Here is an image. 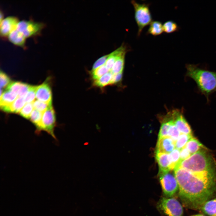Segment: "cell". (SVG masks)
I'll return each mask as SVG.
<instances>
[{
  "mask_svg": "<svg viewBox=\"0 0 216 216\" xmlns=\"http://www.w3.org/2000/svg\"><path fill=\"white\" fill-rule=\"evenodd\" d=\"M174 171L179 197L186 208L200 210L205 202L216 196V175L193 173L179 167Z\"/></svg>",
  "mask_w": 216,
  "mask_h": 216,
  "instance_id": "obj_1",
  "label": "cell"
},
{
  "mask_svg": "<svg viewBox=\"0 0 216 216\" xmlns=\"http://www.w3.org/2000/svg\"><path fill=\"white\" fill-rule=\"evenodd\" d=\"M129 49L126 50L123 52L116 60L111 71L113 74L123 72L125 63V54Z\"/></svg>",
  "mask_w": 216,
  "mask_h": 216,
  "instance_id": "obj_18",
  "label": "cell"
},
{
  "mask_svg": "<svg viewBox=\"0 0 216 216\" xmlns=\"http://www.w3.org/2000/svg\"><path fill=\"white\" fill-rule=\"evenodd\" d=\"M155 157L159 167L158 175L173 170L169 154L156 152Z\"/></svg>",
  "mask_w": 216,
  "mask_h": 216,
  "instance_id": "obj_12",
  "label": "cell"
},
{
  "mask_svg": "<svg viewBox=\"0 0 216 216\" xmlns=\"http://www.w3.org/2000/svg\"><path fill=\"white\" fill-rule=\"evenodd\" d=\"M171 111L172 121L168 130V136L171 138L174 141L176 142L180 134V131L175 124L172 110Z\"/></svg>",
  "mask_w": 216,
  "mask_h": 216,
  "instance_id": "obj_25",
  "label": "cell"
},
{
  "mask_svg": "<svg viewBox=\"0 0 216 216\" xmlns=\"http://www.w3.org/2000/svg\"><path fill=\"white\" fill-rule=\"evenodd\" d=\"M112 74L111 72L110 71L100 78L94 81L92 86L103 88L109 85Z\"/></svg>",
  "mask_w": 216,
  "mask_h": 216,
  "instance_id": "obj_19",
  "label": "cell"
},
{
  "mask_svg": "<svg viewBox=\"0 0 216 216\" xmlns=\"http://www.w3.org/2000/svg\"><path fill=\"white\" fill-rule=\"evenodd\" d=\"M22 83V82H11L7 87L6 90L14 92L17 94L21 86Z\"/></svg>",
  "mask_w": 216,
  "mask_h": 216,
  "instance_id": "obj_34",
  "label": "cell"
},
{
  "mask_svg": "<svg viewBox=\"0 0 216 216\" xmlns=\"http://www.w3.org/2000/svg\"><path fill=\"white\" fill-rule=\"evenodd\" d=\"M30 85L22 82L17 93L18 97L24 98L28 92Z\"/></svg>",
  "mask_w": 216,
  "mask_h": 216,
  "instance_id": "obj_33",
  "label": "cell"
},
{
  "mask_svg": "<svg viewBox=\"0 0 216 216\" xmlns=\"http://www.w3.org/2000/svg\"><path fill=\"white\" fill-rule=\"evenodd\" d=\"M163 31V25L162 22L155 20L152 21L150 24L147 33L156 36L161 34Z\"/></svg>",
  "mask_w": 216,
  "mask_h": 216,
  "instance_id": "obj_20",
  "label": "cell"
},
{
  "mask_svg": "<svg viewBox=\"0 0 216 216\" xmlns=\"http://www.w3.org/2000/svg\"><path fill=\"white\" fill-rule=\"evenodd\" d=\"M17 97L16 93L6 90L0 95V107L9 105L17 98Z\"/></svg>",
  "mask_w": 216,
  "mask_h": 216,
  "instance_id": "obj_17",
  "label": "cell"
},
{
  "mask_svg": "<svg viewBox=\"0 0 216 216\" xmlns=\"http://www.w3.org/2000/svg\"><path fill=\"white\" fill-rule=\"evenodd\" d=\"M176 167L193 173L216 174V162L211 154L204 149L201 148L188 159L180 161Z\"/></svg>",
  "mask_w": 216,
  "mask_h": 216,
  "instance_id": "obj_2",
  "label": "cell"
},
{
  "mask_svg": "<svg viewBox=\"0 0 216 216\" xmlns=\"http://www.w3.org/2000/svg\"><path fill=\"white\" fill-rule=\"evenodd\" d=\"M3 14L2 13L1 11L0 12V22H1L3 19Z\"/></svg>",
  "mask_w": 216,
  "mask_h": 216,
  "instance_id": "obj_37",
  "label": "cell"
},
{
  "mask_svg": "<svg viewBox=\"0 0 216 216\" xmlns=\"http://www.w3.org/2000/svg\"><path fill=\"white\" fill-rule=\"evenodd\" d=\"M212 216H216V215H214Z\"/></svg>",
  "mask_w": 216,
  "mask_h": 216,
  "instance_id": "obj_39",
  "label": "cell"
},
{
  "mask_svg": "<svg viewBox=\"0 0 216 216\" xmlns=\"http://www.w3.org/2000/svg\"><path fill=\"white\" fill-rule=\"evenodd\" d=\"M44 26L42 22L23 20L19 21L16 29L26 38L38 34Z\"/></svg>",
  "mask_w": 216,
  "mask_h": 216,
  "instance_id": "obj_8",
  "label": "cell"
},
{
  "mask_svg": "<svg viewBox=\"0 0 216 216\" xmlns=\"http://www.w3.org/2000/svg\"><path fill=\"white\" fill-rule=\"evenodd\" d=\"M185 147L192 155L203 147V145L197 139L192 137L187 143Z\"/></svg>",
  "mask_w": 216,
  "mask_h": 216,
  "instance_id": "obj_21",
  "label": "cell"
},
{
  "mask_svg": "<svg viewBox=\"0 0 216 216\" xmlns=\"http://www.w3.org/2000/svg\"><path fill=\"white\" fill-rule=\"evenodd\" d=\"M109 54L103 56L97 59L94 63L91 71H93L104 65L108 57Z\"/></svg>",
  "mask_w": 216,
  "mask_h": 216,
  "instance_id": "obj_32",
  "label": "cell"
},
{
  "mask_svg": "<svg viewBox=\"0 0 216 216\" xmlns=\"http://www.w3.org/2000/svg\"><path fill=\"white\" fill-rule=\"evenodd\" d=\"M182 110L178 109L172 110L175 124L182 134H191V129L184 117Z\"/></svg>",
  "mask_w": 216,
  "mask_h": 216,
  "instance_id": "obj_10",
  "label": "cell"
},
{
  "mask_svg": "<svg viewBox=\"0 0 216 216\" xmlns=\"http://www.w3.org/2000/svg\"><path fill=\"white\" fill-rule=\"evenodd\" d=\"M170 155L172 167L173 170L180 162V150L175 148L170 153Z\"/></svg>",
  "mask_w": 216,
  "mask_h": 216,
  "instance_id": "obj_27",
  "label": "cell"
},
{
  "mask_svg": "<svg viewBox=\"0 0 216 216\" xmlns=\"http://www.w3.org/2000/svg\"><path fill=\"white\" fill-rule=\"evenodd\" d=\"M134 10V18L138 27V36H140L142 30L152 21V17L148 4H140L132 0Z\"/></svg>",
  "mask_w": 216,
  "mask_h": 216,
  "instance_id": "obj_4",
  "label": "cell"
},
{
  "mask_svg": "<svg viewBox=\"0 0 216 216\" xmlns=\"http://www.w3.org/2000/svg\"></svg>",
  "mask_w": 216,
  "mask_h": 216,
  "instance_id": "obj_40",
  "label": "cell"
},
{
  "mask_svg": "<svg viewBox=\"0 0 216 216\" xmlns=\"http://www.w3.org/2000/svg\"><path fill=\"white\" fill-rule=\"evenodd\" d=\"M190 216H205L204 214H197L192 215Z\"/></svg>",
  "mask_w": 216,
  "mask_h": 216,
  "instance_id": "obj_38",
  "label": "cell"
},
{
  "mask_svg": "<svg viewBox=\"0 0 216 216\" xmlns=\"http://www.w3.org/2000/svg\"><path fill=\"white\" fill-rule=\"evenodd\" d=\"M9 40L14 44L24 48L26 38L16 29L12 31L8 37Z\"/></svg>",
  "mask_w": 216,
  "mask_h": 216,
  "instance_id": "obj_15",
  "label": "cell"
},
{
  "mask_svg": "<svg viewBox=\"0 0 216 216\" xmlns=\"http://www.w3.org/2000/svg\"><path fill=\"white\" fill-rule=\"evenodd\" d=\"M37 86L30 85L28 92L24 98L27 103H33L36 98V92Z\"/></svg>",
  "mask_w": 216,
  "mask_h": 216,
  "instance_id": "obj_29",
  "label": "cell"
},
{
  "mask_svg": "<svg viewBox=\"0 0 216 216\" xmlns=\"http://www.w3.org/2000/svg\"><path fill=\"white\" fill-rule=\"evenodd\" d=\"M175 148V142L169 137L158 138L156 152L169 154Z\"/></svg>",
  "mask_w": 216,
  "mask_h": 216,
  "instance_id": "obj_13",
  "label": "cell"
},
{
  "mask_svg": "<svg viewBox=\"0 0 216 216\" xmlns=\"http://www.w3.org/2000/svg\"><path fill=\"white\" fill-rule=\"evenodd\" d=\"M164 196L172 197L178 191V186L174 172L172 171L158 175Z\"/></svg>",
  "mask_w": 216,
  "mask_h": 216,
  "instance_id": "obj_7",
  "label": "cell"
},
{
  "mask_svg": "<svg viewBox=\"0 0 216 216\" xmlns=\"http://www.w3.org/2000/svg\"><path fill=\"white\" fill-rule=\"evenodd\" d=\"M19 22L18 18L14 16H10L4 19L0 22L1 36L4 38L8 37L12 31L16 29Z\"/></svg>",
  "mask_w": 216,
  "mask_h": 216,
  "instance_id": "obj_11",
  "label": "cell"
},
{
  "mask_svg": "<svg viewBox=\"0 0 216 216\" xmlns=\"http://www.w3.org/2000/svg\"><path fill=\"white\" fill-rule=\"evenodd\" d=\"M192 137V134L181 133L175 142V148L180 150Z\"/></svg>",
  "mask_w": 216,
  "mask_h": 216,
  "instance_id": "obj_22",
  "label": "cell"
},
{
  "mask_svg": "<svg viewBox=\"0 0 216 216\" xmlns=\"http://www.w3.org/2000/svg\"><path fill=\"white\" fill-rule=\"evenodd\" d=\"M123 73L121 72L116 74H113L109 85H115L119 83L122 79Z\"/></svg>",
  "mask_w": 216,
  "mask_h": 216,
  "instance_id": "obj_35",
  "label": "cell"
},
{
  "mask_svg": "<svg viewBox=\"0 0 216 216\" xmlns=\"http://www.w3.org/2000/svg\"><path fill=\"white\" fill-rule=\"evenodd\" d=\"M56 125L55 111L52 104H51L43 113L41 122L38 127L36 129V133L38 134L42 131H45L53 138L56 139L54 134Z\"/></svg>",
  "mask_w": 216,
  "mask_h": 216,
  "instance_id": "obj_6",
  "label": "cell"
},
{
  "mask_svg": "<svg viewBox=\"0 0 216 216\" xmlns=\"http://www.w3.org/2000/svg\"><path fill=\"white\" fill-rule=\"evenodd\" d=\"M52 103L48 104L38 100H34L33 102L34 109L44 113L47 109L49 105Z\"/></svg>",
  "mask_w": 216,
  "mask_h": 216,
  "instance_id": "obj_30",
  "label": "cell"
},
{
  "mask_svg": "<svg viewBox=\"0 0 216 216\" xmlns=\"http://www.w3.org/2000/svg\"><path fill=\"white\" fill-rule=\"evenodd\" d=\"M1 89L8 86L11 82L9 77L3 72L1 71L0 74Z\"/></svg>",
  "mask_w": 216,
  "mask_h": 216,
  "instance_id": "obj_31",
  "label": "cell"
},
{
  "mask_svg": "<svg viewBox=\"0 0 216 216\" xmlns=\"http://www.w3.org/2000/svg\"><path fill=\"white\" fill-rule=\"evenodd\" d=\"M50 79L48 78L42 84L37 86L36 98L40 101L50 104L52 103V93Z\"/></svg>",
  "mask_w": 216,
  "mask_h": 216,
  "instance_id": "obj_9",
  "label": "cell"
},
{
  "mask_svg": "<svg viewBox=\"0 0 216 216\" xmlns=\"http://www.w3.org/2000/svg\"><path fill=\"white\" fill-rule=\"evenodd\" d=\"M191 155L188 149L185 146L180 150V161L188 159Z\"/></svg>",
  "mask_w": 216,
  "mask_h": 216,
  "instance_id": "obj_36",
  "label": "cell"
},
{
  "mask_svg": "<svg viewBox=\"0 0 216 216\" xmlns=\"http://www.w3.org/2000/svg\"><path fill=\"white\" fill-rule=\"evenodd\" d=\"M43 113L34 109L30 115L29 120L35 126L36 129L39 126L42 119Z\"/></svg>",
  "mask_w": 216,
  "mask_h": 216,
  "instance_id": "obj_24",
  "label": "cell"
},
{
  "mask_svg": "<svg viewBox=\"0 0 216 216\" xmlns=\"http://www.w3.org/2000/svg\"><path fill=\"white\" fill-rule=\"evenodd\" d=\"M163 31L167 33H170L177 31L178 27L177 23L172 20L165 22L163 25Z\"/></svg>",
  "mask_w": 216,
  "mask_h": 216,
  "instance_id": "obj_26",
  "label": "cell"
},
{
  "mask_svg": "<svg viewBox=\"0 0 216 216\" xmlns=\"http://www.w3.org/2000/svg\"><path fill=\"white\" fill-rule=\"evenodd\" d=\"M109 70L104 65L93 71H91L90 72V76L91 79L93 81L96 80L109 72Z\"/></svg>",
  "mask_w": 216,
  "mask_h": 216,
  "instance_id": "obj_23",
  "label": "cell"
},
{
  "mask_svg": "<svg viewBox=\"0 0 216 216\" xmlns=\"http://www.w3.org/2000/svg\"><path fill=\"white\" fill-rule=\"evenodd\" d=\"M26 103L24 98L18 97L9 105L0 108L2 111L6 112L17 113H19Z\"/></svg>",
  "mask_w": 216,
  "mask_h": 216,
  "instance_id": "obj_14",
  "label": "cell"
},
{
  "mask_svg": "<svg viewBox=\"0 0 216 216\" xmlns=\"http://www.w3.org/2000/svg\"><path fill=\"white\" fill-rule=\"evenodd\" d=\"M186 75L196 82L200 91L206 98L216 89V73L199 68L192 64L186 65Z\"/></svg>",
  "mask_w": 216,
  "mask_h": 216,
  "instance_id": "obj_3",
  "label": "cell"
},
{
  "mask_svg": "<svg viewBox=\"0 0 216 216\" xmlns=\"http://www.w3.org/2000/svg\"><path fill=\"white\" fill-rule=\"evenodd\" d=\"M156 207L161 213L168 216H183L182 205L173 197H162L158 202Z\"/></svg>",
  "mask_w": 216,
  "mask_h": 216,
  "instance_id": "obj_5",
  "label": "cell"
},
{
  "mask_svg": "<svg viewBox=\"0 0 216 216\" xmlns=\"http://www.w3.org/2000/svg\"><path fill=\"white\" fill-rule=\"evenodd\" d=\"M200 210L204 214L209 216L216 214V197L205 202Z\"/></svg>",
  "mask_w": 216,
  "mask_h": 216,
  "instance_id": "obj_16",
  "label": "cell"
},
{
  "mask_svg": "<svg viewBox=\"0 0 216 216\" xmlns=\"http://www.w3.org/2000/svg\"><path fill=\"white\" fill-rule=\"evenodd\" d=\"M33 108V103H26L19 113L23 117L29 119Z\"/></svg>",
  "mask_w": 216,
  "mask_h": 216,
  "instance_id": "obj_28",
  "label": "cell"
}]
</instances>
